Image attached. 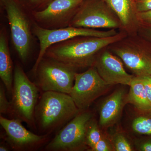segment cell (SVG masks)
I'll return each mask as SVG.
<instances>
[{
	"label": "cell",
	"mask_w": 151,
	"mask_h": 151,
	"mask_svg": "<svg viewBox=\"0 0 151 151\" xmlns=\"http://www.w3.org/2000/svg\"><path fill=\"white\" fill-rule=\"evenodd\" d=\"M142 80L147 97L151 104V76L140 77Z\"/></svg>",
	"instance_id": "obj_25"
},
{
	"label": "cell",
	"mask_w": 151,
	"mask_h": 151,
	"mask_svg": "<svg viewBox=\"0 0 151 151\" xmlns=\"http://www.w3.org/2000/svg\"><path fill=\"white\" fill-rule=\"evenodd\" d=\"M132 127L134 131L138 134L151 135V119L138 117L133 121Z\"/></svg>",
	"instance_id": "obj_19"
},
{
	"label": "cell",
	"mask_w": 151,
	"mask_h": 151,
	"mask_svg": "<svg viewBox=\"0 0 151 151\" xmlns=\"http://www.w3.org/2000/svg\"><path fill=\"white\" fill-rule=\"evenodd\" d=\"M119 19L122 27L129 29L135 23L139 24L134 13L132 0H105Z\"/></svg>",
	"instance_id": "obj_16"
},
{
	"label": "cell",
	"mask_w": 151,
	"mask_h": 151,
	"mask_svg": "<svg viewBox=\"0 0 151 151\" xmlns=\"http://www.w3.org/2000/svg\"><path fill=\"white\" fill-rule=\"evenodd\" d=\"M32 5L35 6H42L44 4H47L52 0H29Z\"/></svg>",
	"instance_id": "obj_27"
},
{
	"label": "cell",
	"mask_w": 151,
	"mask_h": 151,
	"mask_svg": "<svg viewBox=\"0 0 151 151\" xmlns=\"http://www.w3.org/2000/svg\"><path fill=\"white\" fill-rule=\"evenodd\" d=\"M107 47L100 51L93 66L109 86L118 84L129 86L135 76L127 73L122 60Z\"/></svg>",
	"instance_id": "obj_11"
},
{
	"label": "cell",
	"mask_w": 151,
	"mask_h": 151,
	"mask_svg": "<svg viewBox=\"0 0 151 151\" xmlns=\"http://www.w3.org/2000/svg\"><path fill=\"white\" fill-rule=\"evenodd\" d=\"M32 30L33 34L39 41L40 45L38 56L33 68L34 73L40 62L44 57L47 50L53 45L79 37H108L119 33L116 29L100 31L70 26L69 27L63 28L50 29L41 27L37 24L34 25Z\"/></svg>",
	"instance_id": "obj_7"
},
{
	"label": "cell",
	"mask_w": 151,
	"mask_h": 151,
	"mask_svg": "<svg viewBox=\"0 0 151 151\" xmlns=\"http://www.w3.org/2000/svg\"><path fill=\"white\" fill-rule=\"evenodd\" d=\"M18 119H8L0 117V124L6 132L7 140L11 147L15 150L29 149L39 145L45 139L44 136H39L27 129Z\"/></svg>",
	"instance_id": "obj_12"
},
{
	"label": "cell",
	"mask_w": 151,
	"mask_h": 151,
	"mask_svg": "<svg viewBox=\"0 0 151 151\" xmlns=\"http://www.w3.org/2000/svg\"><path fill=\"white\" fill-rule=\"evenodd\" d=\"M109 86L92 66L83 73H76L74 84L69 94L80 111H86Z\"/></svg>",
	"instance_id": "obj_10"
},
{
	"label": "cell",
	"mask_w": 151,
	"mask_h": 151,
	"mask_svg": "<svg viewBox=\"0 0 151 151\" xmlns=\"http://www.w3.org/2000/svg\"><path fill=\"white\" fill-rule=\"evenodd\" d=\"M83 0H52L46 7L34 14L37 21L56 23L63 21L76 10Z\"/></svg>",
	"instance_id": "obj_13"
},
{
	"label": "cell",
	"mask_w": 151,
	"mask_h": 151,
	"mask_svg": "<svg viewBox=\"0 0 151 151\" xmlns=\"http://www.w3.org/2000/svg\"><path fill=\"white\" fill-rule=\"evenodd\" d=\"M139 29L140 35L151 42V26L140 25Z\"/></svg>",
	"instance_id": "obj_26"
},
{
	"label": "cell",
	"mask_w": 151,
	"mask_h": 151,
	"mask_svg": "<svg viewBox=\"0 0 151 151\" xmlns=\"http://www.w3.org/2000/svg\"><path fill=\"white\" fill-rule=\"evenodd\" d=\"M127 36L121 32L108 37L73 38L52 45L45 55L75 69L92 67L100 51Z\"/></svg>",
	"instance_id": "obj_1"
},
{
	"label": "cell",
	"mask_w": 151,
	"mask_h": 151,
	"mask_svg": "<svg viewBox=\"0 0 151 151\" xmlns=\"http://www.w3.org/2000/svg\"><path fill=\"white\" fill-rule=\"evenodd\" d=\"M101 132L97 123L91 120L88 125L86 134V145L92 148L102 138Z\"/></svg>",
	"instance_id": "obj_18"
},
{
	"label": "cell",
	"mask_w": 151,
	"mask_h": 151,
	"mask_svg": "<svg viewBox=\"0 0 151 151\" xmlns=\"http://www.w3.org/2000/svg\"><path fill=\"white\" fill-rule=\"evenodd\" d=\"M0 77L9 94L12 91L14 74L12 62L5 35H0Z\"/></svg>",
	"instance_id": "obj_15"
},
{
	"label": "cell",
	"mask_w": 151,
	"mask_h": 151,
	"mask_svg": "<svg viewBox=\"0 0 151 151\" xmlns=\"http://www.w3.org/2000/svg\"><path fill=\"white\" fill-rule=\"evenodd\" d=\"M90 149L93 151H110L112 150L113 147L108 141L102 137L101 139Z\"/></svg>",
	"instance_id": "obj_23"
},
{
	"label": "cell",
	"mask_w": 151,
	"mask_h": 151,
	"mask_svg": "<svg viewBox=\"0 0 151 151\" xmlns=\"http://www.w3.org/2000/svg\"><path fill=\"white\" fill-rule=\"evenodd\" d=\"M127 97L124 89H119L105 100L100 108L99 124L101 127L106 128L116 124L127 103Z\"/></svg>",
	"instance_id": "obj_14"
},
{
	"label": "cell",
	"mask_w": 151,
	"mask_h": 151,
	"mask_svg": "<svg viewBox=\"0 0 151 151\" xmlns=\"http://www.w3.org/2000/svg\"><path fill=\"white\" fill-rule=\"evenodd\" d=\"M80 112L69 94L44 92L36 107L35 123L41 131L48 134L70 122Z\"/></svg>",
	"instance_id": "obj_2"
},
{
	"label": "cell",
	"mask_w": 151,
	"mask_h": 151,
	"mask_svg": "<svg viewBox=\"0 0 151 151\" xmlns=\"http://www.w3.org/2000/svg\"><path fill=\"white\" fill-rule=\"evenodd\" d=\"M137 17L139 24L151 26V10L142 12H137Z\"/></svg>",
	"instance_id": "obj_22"
},
{
	"label": "cell",
	"mask_w": 151,
	"mask_h": 151,
	"mask_svg": "<svg viewBox=\"0 0 151 151\" xmlns=\"http://www.w3.org/2000/svg\"><path fill=\"white\" fill-rule=\"evenodd\" d=\"M113 149L116 151H132L133 148L127 138L121 134L114 135L113 138Z\"/></svg>",
	"instance_id": "obj_20"
},
{
	"label": "cell",
	"mask_w": 151,
	"mask_h": 151,
	"mask_svg": "<svg viewBox=\"0 0 151 151\" xmlns=\"http://www.w3.org/2000/svg\"><path fill=\"white\" fill-rule=\"evenodd\" d=\"M141 150L143 151H151V142H147L143 144L140 148Z\"/></svg>",
	"instance_id": "obj_28"
},
{
	"label": "cell",
	"mask_w": 151,
	"mask_h": 151,
	"mask_svg": "<svg viewBox=\"0 0 151 151\" xmlns=\"http://www.w3.org/2000/svg\"><path fill=\"white\" fill-rule=\"evenodd\" d=\"M92 117L89 111L79 112L57 134L47 145L46 150L72 151L83 149L86 145V132Z\"/></svg>",
	"instance_id": "obj_9"
},
{
	"label": "cell",
	"mask_w": 151,
	"mask_h": 151,
	"mask_svg": "<svg viewBox=\"0 0 151 151\" xmlns=\"http://www.w3.org/2000/svg\"><path fill=\"white\" fill-rule=\"evenodd\" d=\"M70 26L111 29L119 28L122 26L105 0H88L76 12Z\"/></svg>",
	"instance_id": "obj_6"
},
{
	"label": "cell",
	"mask_w": 151,
	"mask_h": 151,
	"mask_svg": "<svg viewBox=\"0 0 151 151\" xmlns=\"http://www.w3.org/2000/svg\"><path fill=\"white\" fill-rule=\"evenodd\" d=\"M135 76H151V42L139 37H126L108 47Z\"/></svg>",
	"instance_id": "obj_3"
},
{
	"label": "cell",
	"mask_w": 151,
	"mask_h": 151,
	"mask_svg": "<svg viewBox=\"0 0 151 151\" xmlns=\"http://www.w3.org/2000/svg\"><path fill=\"white\" fill-rule=\"evenodd\" d=\"M135 1H139V0H135Z\"/></svg>",
	"instance_id": "obj_30"
},
{
	"label": "cell",
	"mask_w": 151,
	"mask_h": 151,
	"mask_svg": "<svg viewBox=\"0 0 151 151\" xmlns=\"http://www.w3.org/2000/svg\"><path fill=\"white\" fill-rule=\"evenodd\" d=\"M136 1L135 9L137 12L151 10V0H139Z\"/></svg>",
	"instance_id": "obj_24"
},
{
	"label": "cell",
	"mask_w": 151,
	"mask_h": 151,
	"mask_svg": "<svg viewBox=\"0 0 151 151\" xmlns=\"http://www.w3.org/2000/svg\"><path fill=\"white\" fill-rule=\"evenodd\" d=\"M38 94L36 84L29 79L19 65H16L9 113L15 119L33 126Z\"/></svg>",
	"instance_id": "obj_4"
},
{
	"label": "cell",
	"mask_w": 151,
	"mask_h": 151,
	"mask_svg": "<svg viewBox=\"0 0 151 151\" xmlns=\"http://www.w3.org/2000/svg\"><path fill=\"white\" fill-rule=\"evenodd\" d=\"M0 151H8V149L4 146H1L0 147Z\"/></svg>",
	"instance_id": "obj_29"
},
{
	"label": "cell",
	"mask_w": 151,
	"mask_h": 151,
	"mask_svg": "<svg viewBox=\"0 0 151 151\" xmlns=\"http://www.w3.org/2000/svg\"><path fill=\"white\" fill-rule=\"evenodd\" d=\"M10 103H9L6 97L5 90L3 84L0 86V113L6 114L9 113Z\"/></svg>",
	"instance_id": "obj_21"
},
{
	"label": "cell",
	"mask_w": 151,
	"mask_h": 151,
	"mask_svg": "<svg viewBox=\"0 0 151 151\" xmlns=\"http://www.w3.org/2000/svg\"><path fill=\"white\" fill-rule=\"evenodd\" d=\"M127 102L132 103L139 110L147 111L151 109L142 80L140 77L134 76L130 84Z\"/></svg>",
	"instance_id": "obj_17"
},
{
	"label": "cell",
	"mask_w": 151,
	"mask_h": 151,
	"mask_svg": "<svg viewBox=\"0 0 151 151\" xmlns=\"http://www.w3.org/2000/svg\"><path fill=\"white\" fill-rule=\"evenodd\" d=\"M6 12L12 41L20 58L27 59L32 42L29 21L17 0H1Z\"/></svg>",
	"instance_id": "obj_8"
},
{
	"label": "cell",
	"mask_w": 151,
	"mask_h": 151,
	"mask_svg": "<svg viewBox=\"0 0 151 151\" xmlns=\"http://www.w3.org/2000/svg\"><path fill=\"white\" fill-rule=\"evenodd\" d=\"M76 69L47 57L42 59L36 70L37 86L44 92L69 94L75 81Z\"/></svg>",
	"instance_id": "obj_5"
}]
</instances>
